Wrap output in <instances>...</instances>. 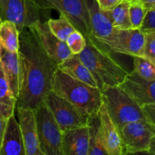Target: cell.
Listing matches in <instances>:
<instances>
[{
  "mask_svg": "<svg viewBox=\"0 0 155 155\" xmlns=\"http://www.w3.org/2000/svg\"><path fill=\"white\" fill-rule=\"evenodd\" d=\"M18 55L21 81L16 107L34 110L51 91L58 65L42 48L33 27L19 31Z\"/></svg>",
  "mask_w": 155,
  "mask_h": 155,
  "instance_id": "6da1fadb",
  "label": "cell"
},
{
  "mask_svg": "<svg viewBox=\"0 0 155 155\" xmlns=\"http://www.w3.org/2000/svg\"><path fill=\"white\" fill-rule=\"evenodd\" d=\"M85 39L86 46L77 56L95 79L98 89L119 86L128 71L110 56L108 51L96 45L91 38Z\"/></svg>",
  "mask_w": 155,
  "mask_h": 155,
  "instance_id": "7a4b0ae2",
  "label": "cell"
},
{
  "mask_svg": "<svg viewBox=\"0 0 155 155\" xmlns=\"http://www.w3.org/2000/svg\"><path fill=\"white\" fill-rule=\"evenodd\" d=\"M51 90L89 115L98 112L102 104L99 89L75 80L58 69L53 76Z\"/></svg>",
  "mask_w": 155,
  "mask_h": 155,
  "instance_id": "3957f363",
  "label": "cell"
},
{
  "mask_svg": "<svg viewBox=\"0 0 155 155\" xmlns=\"http://www.w3.org/2000/svg\"><path fill=\"white\" fill-rule=\"evenodd\" d=\"M101 92L102 104L119 131L128 123L146 120L140 106L119 86H106Z\"/></svg>",
  "mask_w": 155,
  "mask_h": 155,
  "instance_id": "277c9868",
  "label": "cell"
},
{
  "mask_svg": "<svg viewBox=\"0 0 155 155\" xmlns=\"http://www.w3.org/2000/svg\"><path fill=\"white\" fill-rule=\"evenodd\" d=\"M0 16L13 23L21 31L39 21H48L50 10L39 7L32 0H0Z\"/></svg>",
  "mask_w": 155,
  "mask_h": 155,
  "instance_id": "5b68a950",
  "label": "cell"
},
{
  "mask_svg": "<svg viewBox=\"0 0 155 155\" xmlns=\"http://www.w3.org/2000/svg\"><path fill=\"white\" fill-rule=\"evenodd\" d=\"M39 148L44 155H64L62 132L45 102L33 110Z\"/></svg>",
  "mask_w": 155,
  "mask_h": 155,
  "instance_id": "8992f818",
  "label": "cell"
},
{
  "mask_svg": "<svg viewBox=\"0 0 155 155\" xmlns=\"http://www.w3.org/2000/svg\"><path fill=\"white\" fill-rule=\"evenodd\" d=\"M44 102L62 133L88 125L90 115L56 95L51 90L46 94Z\"/></svg>",
  "mask_w": 155,
  "mask_h": 155,
  "instance_id": "52a82bcc",
  "label": "cell"
},
{
  "mask_svg": "<svg viewBox=\"0 0 155 155\" xmlns=\"http://www.w3.org/2000/svg\"><path fill=\"white\" fill-rule=\"evenodd\" d=\"M36 5L47 10H54L66 17L75 29L85 38H91L89 14L85 0H32Z\"/></svg>",
  "mask_w": 155,
  "mask_h": 155,
  "instance_id": "ba28073f",
  "label": "cell"
},
{
  "mask_svg": "<svg viewBox=\"0 0 155 155\" xmlns=\"http://www.w3.org/2000/svg\"><path fill=\"white\" fill-rule=\"evenodd\" d=\"M145 35L138 29L115 30L101 47L107 51L129 56H142Z\"/></svg>",
  "mask_w": 155,
  "mask_h": 155,
  "instance_id": "9c48e42d",
  "label": "cell"
},
{
  "mask_svg": "<svg viewBox=\"0 0 155 155\" xmlns=\"http://www.w3.org/2000/svg\"><path fill=\"white\" fill-rule=\"evenodd\" d=\"M125 151L148 150L155 139V124L139 120L125 124L120 130Z\"/></svg>",
  "mask_w": 155,
  "mask_h": 155,
  "instance_id": "30bf717a",
  "label": "cell"
},
{
  "mask_svg": "<svg viewBox=\"0 0 155 155\" xmlns=\"http://www.w3.org/2000/svg\"><path fill=\"white\" fill-rule=\"evenodd\" d=\"M89 14L91 28V39L101 48L103 42L108 39L115 29L112 25L108 12L102 11L96 0H85Z\"/></svg>",
  "mask_w": 155,
  "mask_h": 155,
  "instance_id": "8fae6325",
  "label": "cell"
},
{
  "mask_svg": "<svg viewBox=\"0 0 155 155\" xmlns=\"http://www.w3.org/2000/svg\"><path fill=\"white\" fill-rule=\"evenodd\" d=\"M119 86L140 107L147 104H155V80H145L132 71Z\"/></svg>",
  "mask_w": 155,
  "mask_h": 155,
  "instance_id": "7c38bea8",
  "label": "cell"
},
{
  "mask_svg": "<svg viewBox=\"0 0 155 155\" xmlns=\"http://www.w3.org/2000/svg\"><path fill=\"white\" fill-rule=\"evenodd\" d=\"M42 48L57 65L72 55L66 42L61 41L50 31L46 21H39L33 26Z\"/></svg>",
  "mask_w": 155,
  "mask_h": 155,
  "instance_id": "4fadbf2b",
  "label": "cell"
},
{
  "mask_svg": "<svg viewBox=\"0 0 155 155\" xmlns=\"http://www.w3.org/2000/svg\"><path fill=\"white\" fill-rule=\"evenodd\" d=\"M100 135L104 149L108 155H124V148L119 130L109 117L104 104L98 109Z\"/></svg>",
  "mask_w": 155,
  "mask_h": 155,
  "instance_id": "5bb4252c",
  "label": "cell"
},
{
  "mask_svg": "<svg viewBox=\"0 0 155 155\" xmlns=\"http://www.w3.org/2000/svg\"><path fill=\"white\" fill-rule=\"evenodd\" d=\"M17 110L26 155H44L39 148L33 110L22 108Z\"/></svg>",
  "mask_w": 155,
  "mask_h": 155,
  "instance_id": "9a60e30c",
  "label": "cell"
},
{
  "mask_svg": "<svg viewBox=\"0 0 155 155\" xmlns=\"http://www.w3.org/2000/svg\"><path fill=\"white\" fill-rule=\"evenodd\" d=\"M89 145V132L88 126L62 133L64 155H87Z\"/></svg>",
  "mask_w": 155,
  "mask_h": 155,
  "instance_id": "2e32d148",
  "label": "cell"
},
{
  "mask_svg": "<svg viewBox=\"0 0 155 155\" xmlns=\"http://www.w3.org/2000/svg\"><path fill=\"white\" fill-rule=\"evenodd\" d=\"M0 63L9 88L15 98L18 99L21 81V63L18 51L10 52L1 47Z\"/></svg>",
  "mask_w": 155,
  "mask_h": 155,
  "instance_id": "e0dca14e",
  "label": "cell"
},
{
  "mask_svg": "<svg viewBox=\"0 0 155 155\" xmlns=\"http://www.w3.org/2000/svg\"><path fill=\"white\" fill-rule=\"evenodd\" d=\"M0 155H26L21 129L15 115L8 119Z\"/></svg>",
  "mask_w": 155,
  "mask_h": 155,
  "instance_id": "ac0fdd59",
  "label": "cell"
},
{
  "mask_svg": "<svg viewBox=\"0 0 155 155\" xmlns=\"http://www.w3.org/2000/svg\"><path fill=\"white\" fill-rule=\"evenodd\" d=\"M58 69L75 80L83 82L92 87L98 88L96 81L77 54H72L64 61L58 65Z\"/></svg>",
  "mask_w": 155,
  "mask_h": 155,
  "instance_id": "d6986e66",
  "label": "cell"
},
{
  "mask_svg": "<svg viewBox=\"0 0 155 155\" xmlns=\"http://www.w3.org/2000/svg\"><path fill=\"white\" fill-rule=\"evenodd\" d=\"M17 98L11 91L0 63V114L8 120L15 115Z\"/></svg>",
  "mask_w": 155,
  "mask_h": 155,
  "instance_id": "ffe728a7",
  "label": "cell"
},
{
  "mask_svg": "<svg viewBox=\"0 0 155 155\" xmlns=\"http://www.w3.org/2000/svg\"><path fill=\"white\" fill-rule=\"evenodd\" d=\"M87 126L89 132V145L87 155H108L101 142L98 112L89 116Z\"/></svg>",
  "mask_w": 155,
  "mask_h": 155,
  "instance_id": "44dd1931",
  "label": "cell"
},
{
  "mask_svg": "<svg viewBox=\"0 0 155 155\" xmlns=\"http://www.w3.org/2000/svg\"><path fill=\"white\" fill-rule=\"evenodd\" d=\"M0 45L10 52H18L19 48V31L7 20L0 23Z\"/></svg>",
  "mask_w": 155,
  "mask_h": 155,
  "instance_id": "7402d4cb",
  "label": "cell"
},
{
  "mask_svg": "<svg viewBox=\"0 0 155 155\" xmlns=\"http://www.w3.org/2000/svg\"><path fill=\"white\" fill-rule=\"evenodd\" d=\"M129 8H130V3L124 0L114 8L108 12L112 25L115 30L131 29Z\"/></svg>",
  "mask_w": 155,
  "mask_h": 155,
  "instance_id": "603a6c76",
  "label": "cell"
},
{
  "mask_svg": "<svg viewBox=\"0 0 155 155\" xmlns=\"http://www.w3.org/2000/svg\"><path fill=\"white\" fill-rule=\"evenodd\" d=\"M47 24L50 31L61 41L65 42L71 33L76 30L75 27L69 21V20L61 15L58 19H49L47 21Z\"/></svg>",
  "mask_w": 155,
  "mask_h": 155,
  "instance_id": "cb8c5ba5",
  "label": "cell"
},
{
  "mask_svg": "<svg viewBox=\"0 0 155 155\" xmlns=\"http://www.w3.org/2000/svg\"><path fill=\"white\" fill-rule=\"evenodd\" d=\"M134 71L139 77L150 81L155 80V64L142 56H133Z\"/></svg>",
  "mask_w": 155,
  "mask_h": 155,
  "instance_id": "d4e9b609",
  "label": "cell"
},
{
  "mask_svg": "<svg viewBox=\"0 0 155 155\" xmlns=\"http://www.w3.org/2000/svg\"><path fill=\"white\" fill-rule=\"evenodd\" d=\"M147 11L148 10H146L138 2H133L130 3L129 15H130L131 29L139 30Z\"/></svg>",
  "mask_w": 155,
  "mask_h": 155,
  "instance_id": "484cf974",
  "label": "cell"
},
{
  "mask_svg": "<svg viewBox=\"0 0 155 155\" xmlns=\"http://www.w3.org/2000/svg\"><path fill=\"white\" fill-rule=\"evenodd\" d=\"M70 51L73 54H79L86 46V39L78 30H74L65 41Z\"/></svg>",
  "mask_w": 155,
  "mask_h": 155,
  "instance_id": "4316f807",
  "label": "cell"
},
{
  "mask_svg": "<svg viewBox=\"0 0 155 155\" xmlns=\"http://www.w3.org/2000/svg\"><path fill=\"white\" fill-rule=\"evenodd\" d=\"M142 57L155 64V32L145 33Z\"/></svg>",
  "mask_w": 155,
  "mask_h": 155,
  "instance_id": "83f0119b",
  "label": "cell"
},
{
  "mask_svg": "<svg viewBox=\"0 0 155 155\" xmlns=\"http://www.w3.org/2000/svg\"><path fill=\"white\" fill-rule=\"evenodd\" d=\"M139 30L143 34L155 32V8L147 11Z\"/></svg>",
  "mask_w": 155,
  "mask_h": 155,
  "instance_id": "f1b7e54d",
  "label": "cell"
},
{
  "mask_svg": "<svg viewBox=\"0 0 155 155\" xmlns=\"http://www.w3.org/2000/svg\"><path fill=\"white\" fill-rule=\"evenodd\" d=\"M124 0H96L98 7L104 12H109L117 6Z\"/></svg>",
  "mask_w": 155,
  "mask_h": 155,
  "instance_id": "f546056e",
  "label": "cell"
},
{
  "mask_svg": "<svg viewBox=\"0 0 155 155\" xmlns=\"http://www.w3.org/2000/svg\"><path fill=\"white\" fill-rule=\"evenodd\" d=\"M141 108L147 120L155 124V104H145Z\"/></svg>",
  "mask_w": 155,
  "mask_h": 155,
  "instance_id": "4dcf8cb0",
  "label": "cell"
},
{
  "mask_svg": "<svg viewBox=\"0 0 155 155\" xmlns=\"http://www.w3.org/2000/svg\"><path fill=\"white\" fill-rule=\"evenodd\" d=\"M8 120L5 119L1 114H0V147L2 143L3 138H4L5 133L6 127H7Z\"/></svg>",
  "mask_w": 155,
  "mask_h": 155,
  "instance_id": "1f68e13d",
  "label": "cell"
},
{
  "mask_svg": "<svg viewBox=\"0 0 155 155\" xmlns=\"http://www.w3.org/2000/svg\"><path fill=\"white\" fill-rule=\"evenodd\" d=\"M134 2H138L140 3L146 10L155 8V0H136Z\"/></svg>",
  "mask_w": 155,
  "mask_h": 155,
  "instance_id": "d6a6232c",
  "label": "cell"
},
{
  "mask_svg": "<svg viewBox=\"0 0 155 155\" xmlns=\"http://www.w3.org/2000/svg\"><path fill=\"white\" fill-rule=\"evenodd\" d=\"M124 155H155V153L151 152L149 150H143V151H124Z\"/></svg>",
  "mask_w": 155,
  "mask_h": 155,
  "instance_id": "836d02e7",
  "label": "cell"
},
{
  "mask_svg": "<svg viewBox=\"0 0 155 155\" xmlns=\"http://www.w3.org/2000/svg\"><path fill=\"white\" fill-rule=\"evenodd\" d=\"M124 1H127V2H128L129 3H130V2H134V1H136V0H124Z\"/></svg>",
  "mask_w": 155,
  "mask_h": 155,
  "instance_id": "e575fe53",
  "label": "cell"
},
{
  "mask_svg": "<svg viewBox=\"0 0 155 155\" xmlns=\"http://www.w3.org/2000/svg\"><path fill=\"white\" fill-rule=\"evenodd\" d=\"M0 59H1V45H0Z\"/></svg>",
  "mask_w": 155,
  "mask_h": 155,
  "instance_id": "d590c367",
  "label": "cell"
},
{
  "mask_svg": "<svg viewBox=\"0 0 155 155\" xmlns=\"http://www.w3.org/2000/svg\"><path fill=\"white\" fill-rule=\"evenodd\" d=\"M2 19L1 16H0V23H1V22H2Z\"/></svg>",
  "mask_w": 155,
  "mask_h": 155,
  "instance_id": "8d00e7d4",
  "label": "cell"
}]
</instances>
